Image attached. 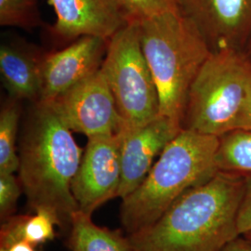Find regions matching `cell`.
<instances>
[{"mask_svg": "<svg viewBox=\"0 0 251 251\" xmlns=\"http://www.w3.org/2000/svg\"><path fill=\"white\" fill-rule=\"evenodd\" d=\"M65 244L70 251H134L127 235L95 225L92 215L79 209L73 214Z\"/></svg>", "mask_w": 251, "mask_h": 251, "instance_id": "cell-14", "label": "cell"}, {"mask_svg": "<svg viewBox=\"0 0 251 251\" xmlns=\"http://www.w3.org/2000/svg\"><path fill=\"white\" fill-rule=\"evenodd\" d=\"M51 104L72 132L88 138L118 133L124 124L101 69L54 100Z\"/></svg>", "mask_w": 251, "mask_h": 251, "instance_id": "cell-7", "label": "cell"}, {"mask_svg": "<svg viewBox=\"0 0 251 251\" xmlns=\"http://www.w3.org/2000/svg\"><path fill=\"white\" fill-rule=\"evenodd\" d=\"M211 52L242 51L251 34V0H176Z\"/></svg>", "mask_w": 251, "mask_h": 251, "instance_id": "cell-9", "label": "cell"}, {"mask_svg": "<svg viewBox=\"0 0 251 251\" xmlns=\"http://www.w3.org/2000/svg\"><path fill=\"white\" fill-rule=\"evenodd\" d=\"M219 137L181 129L154 162L143 183L122 199L126 235L154 224L183 194L211 179L218 169Z\"/></svg>", "mask_w": 251, "mask_h": 251, "instance_id": "cell-3", "label": "cell"}, {"mask_svg": "<svg viewBox=\"0 0 251 251\" xmlns=\"http://www.w3.org/2000/svg\"><path fill=\"white\" fill-rule=\"evenodd\" d=\"M222 251H251V242L244 235H239Z\"/></svg>", "mask_w": 251, "mask_h": 251, "instance_id": "cell-22", "label": "cell"}, {"mask_svg": "<svg viewBox=\"0 0 251 251\" xmlns=\"http://www.w3.org/2000/svg\"><path fill=\"white\" fill-rule=\"evenodd\" d=\"M251 92V67L235 50L212 52L189 90L181 127L220 137L236 128Z\"/></svg>", "mask_w": 251, "mask_h": 251, "instance_id": "cell-5", "label": "cell"}, {"mask_svg": "<svg viewBox=\"0 0 251 251\" xmlns=\"http://www.w3.org/2000/svg\"><path fill=\"white\" fill-rule=\"evenodd\" d=\"M56 220L50 212L39 209L32 215H13L1 223L0 249L17 241H25L35 247L52 241L56 237Z\"/></svg>", "mask_w": 251, "mask_h": 251, "instance_id": "cell-15", "label": "cell"}, {"mask_svg": "<svg viewBox=\"0 0 251 251\" xmlns=\"http://www.w3.org/2000/svg\"><path fill=\"white\" fill-rule=\"evenodd\" d=\"M127 21L177 11L176 0H113Z\"/></svg>", "mask_w": 251, "mask_h": 251, "instance_id": "cell-19", "label": "cell"}, {"mask_svg": "<svg viewBox=\"0 0 251 251\" xmlns=\"http://www.w3.org/2000/svg\"><path fill=\"white\" fill-rule=\"evenodd\" d=\"M245 177L218 171L190 189L152 225L128 234L134 251H222L241 235Z\"/></svg>", "mask_w": 251, "mask_h": 251, "instance_id": "cell-2", "label": "cell"}, {"mask_svg": "<svg viewBox=\"0 0 251 251\" xmlns=\"http://www.w3.org/2000/svg\"><path fill=\"white\" fill-rule=\"evenodd\" d=\"M242 235H244L247 239H249L250 241L251 242V231H250V232H248V233H244V234H242Z\"/></svg>", "mask_w": 251, "mask_h": 251, "instance_id": "cell-26", "label": "cell"}, {"mask_svg": "<svg viewBox=\"0 0 251 251\" xmlns=\"http://www.w3.org/2000/svg\"><path fill=\"white\" fill-rule=\"evenodd\" d=\"M72 133L51 102L37 101L28 109L19 136L17 172L27 206L50 212L64 236L79 209L71 186L84 152Z\"/></svg>", "mask_w": 251, "mask_h": 251, "instance_id": "cell-1", "label": "cell"}, {"mask_svg": "<svg viewBox=\"0 0 251 251\" xmlns=\"http://www.w3.org/2000/svg\"><path fill=\"white\" fill-rule=\"evenodd\" d=\"M0 251H37L36 247L25 241L14 242L5 249H0Z\"/></svg>", "mask_w": 251, "mask_h": 251, "instance_id": "cell-24", "label": "cell"}, {"mask_svg": "<svg viewBox=\"0 0 251 251\" xmlns=\"http://www.w3.org/2000/svg\"><path fill=\"white\" fill-rule=\"evenodd\" d=\"M121 150L119 133L88 138L71 186L79 210L92 215L109 200L118 198L122 176Z\"/></svg>", "mask_w": 251, "mask_h": 251, "instance_id": "cell-8", "label": "cell"}, {"mask_svg": "<svg viewBox=\"0 0 251 251\" xmlns=\"http://www.w3.org/2000/svg\"><path fill=\"white\" fill-rule=\"evenodd\" d=\"M241 53L243 54L244 58L246 59L247 63H249L251 67V36H249L246 44L244 46Z\"/></svg>", "mask_w": 251, "mask_h": 251, "instance_id": "cell-25", "label": "cell"}, {"mask_svg": "<svg viewBox=\"0 0 251 251\" xmlns=\"http://www.w3.org/2000/svg\"><path fill=\"white\" fill-rule=\"evenodd\" d=\"M56 14L48 27L50 39L66 46L81 36L109 39L127 22L113 0H50Z\"/></svg>", "mask_w": 251, "mask_h": 251, "instance_id": "cell-12", "label": "cell"}, {"mask_svg": "<svg viewBox=\"0 0 251 251\" xmlns=\"http://www.w3.org/2000/svg\"><path fill=\"white\" fill-rule=\"evenodd\" d=\"M236 128H251V92L248 101L243 109L242 114L238 119Z\"/></svg>", "mask_w": 251, "mask_h": 251, "instance_id": "cell-23", "label": "cell"}, {"mask_svg": "<svg viewBox=\"0 0 251 251\" xmlns=\"http://www.w3.org/2000/svg\"><path fill=\"white\" fill-rule=\"evenodd\" d=\"M136 21L158 91L160 115L181 126L191 85L212 52L198 28L179 10Z\"/></svg>", "mask_w": 251, "mask_h": 251, "instance_id": "cell-4", "label": "cell"}, {"mask_svg": "<svg viewBox=\"0 0 251 251\" xmlns=\"http://www.w3.org/2000/svg\"><path fill=\"white\" fill-rule=\"evenodd\" d=\"M245 192L237 218V227L241 235L251 231V176L245 177Z\"/></svg>", "mask_w": 251, "mask_h": 251, "instance_id": "cell-21", "label": "cell"}, {"mask_svg": "<svg viewBox=\"0 0 251 251\" xmlns=\"http://www.w3.org/2000/svg\"><path fill=\"white\" fill-rule=\"evenodd\" d=\"M181 126L165 116H158L145 125L123 127L122 176L118 198H125L144 181L165 147L179 134Z\"/></svg>", "mask_w": 251, "mask_h": 251, "instance_id": "cell-11", "label": "cell"}, {"mask_svg": "<svg viewBox=\"0 0 251 251\" xmlns=\"http://www.w3.org/2000/svg\"><path fill=\"white\" fill-rule=\"evenodd\" d=\"M24 193L18 177L14 173L0 174V221L15 215L19 198Z\"/></svg>", "mask_w": 251, "mask_h": 251, "instance_id": "cell-20", "label": "cell"}, {"mask_svg": "<svg viewBox=\"0 0 251 251\" xmlns=\"http://www.w3.org/2000/svg\"><path fill=\"white\" fill-rule=\"evenodd\" d=\"M23 101L8 98L0 109V174L15 173L19 169L20 124Z\"/></svg>", "mask_w": 251, "mask_h": 251, "instance_id": "cell-17", "label": "cell"}, {"mask_svg": "<svg viewBox=\"0 0 251 251\" xmlns=\"http://www.w3.org/2000/svg\"><path fill=\"white\" fill-rule=\"evenodd\" d=\"M108 40L100 36H81L61 50L47 52L42 64L38 101H53L100 70Z\"/></svg>", "mask_w": 251, "mask_h": 251, "instance_id": "cell-10", "label": "cell"}, {"mask_svg": "<svg viewBox=\"0 0 251 251\" xmlns=\"http://www.w3.org/2000/svg\"><path fill=\"white\" fill-rule=\"evenodd\" d=\"M46 53L39 47L20 37L1 43L0 74L9 97L31 103L39 100Z\"/></svg>", "mask_w": 251, "mask_h": 251, "instance_id": "cell-13", "label": "cell"}, {"mask_svg": "<svg viewBox=\"0 0 251 251\" xmlns=\"http://www.w3.org/2000/svg\"><path fill=\"white\" fill-rule=\"evenodd\" d=\"M216 166L219 171L251 176V128H236L219 137Z\"/></svg>", "mask_w": 251, "mask_h": 251, "instance_id": "cell-16", "label": "cell"}, {"mask_svg": "<svg viewBox=\"0 0 251 251\" xmlns=\"http://www.w3.org/2000/svg\"><path fill=\"white\" fill-rule=\"evenodd\" d=\"M100 69L123 119L122 128L145 125L160 116L158 91L142 49L136 20L127 21L109 38Z\"/></svg>", "mask_w": 251, "mask_h": 251, "instance_id": "cell-6", "label": "cell"}, {"mask_svg": "<svg viewBox=\"0 0 251 251\" xmlns=\"http://www.w3.org/2000/svg\"><path fill=\"white\" fill-rule=\"evenodd\" d=\"M39 0H0V25L31 31L42 25Z\"/></svg>", "mask_w": 251, "mask_h": 251, "instance_id": "cell-18", "label": "cell"}]
</instances>
